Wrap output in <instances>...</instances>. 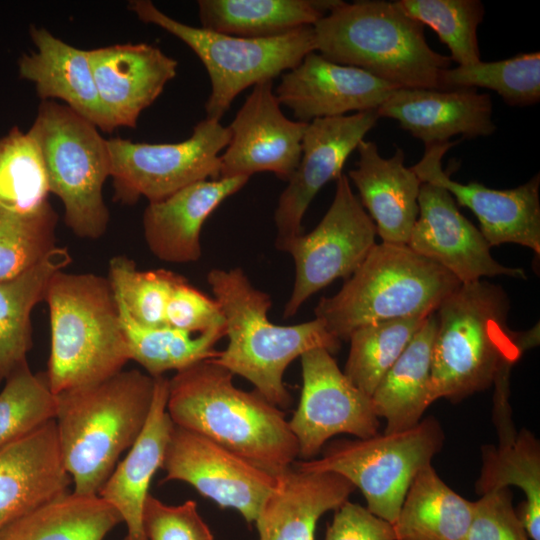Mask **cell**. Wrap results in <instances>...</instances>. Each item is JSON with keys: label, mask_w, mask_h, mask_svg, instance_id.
<instances>
[{"label": "cell", "mask_w": 540, "mask_h": 540, "mask_svg": "<svg viewBox=\"0 0 540 540\" xmlns=\"http://www.w3.org/2000/svg\"><path fill=\"white\" fill-rule=\"evenodd\" d=\"M510 302L504 289L478 280L461 284L435 311L432 349L433 402H452L489 388L498 374L539 344V324L524 332L507 323Z\"/></svg>", "instance_id": "1"}, {"label": "cell", "mask_w": 540, "mask_h": 540, "mask_svg": "<svg viewBox=\"0 0 540 540\" xmlns=\"http://www.w3.org/2000/svg\"><path fill=\"white\" fill-rule=\"evenodd\" d=\"M233 376L212 359L176 372L166 407L172 422L272 474L285 471L298 457V443L284 412L256 390L237 388Z\"/></svg>", "instance_id": "2"}, {"label": "cell", "mask_w": 540, "mask_h": 540, "mask_svg": "<svg viewBox=\"0 0 540 540\" xmlns=\"http://www.w3.org/2000/svg\"><path fill=\"white\" fill-rule=\"evenodd\" d=\"M155 378L137 369L57 394L55 418L61 458L73 492L98 495L120 455L142 432Z\"/></svg>", "instance_id": "3"}, {"label": "cell", "mask_w": 540, "mask_h": 540, "mask_svg": "<svg viewBox=\"0 0 540 540\" xmlns=\"http://www.w3.org/2000/svg\"><path fill=\"white\" fill-rule=\"evenodd\" d=\"M207 282L221 307L228 337L226 348L212 360L247 379L273 405L289 407L292 398L283 382L289 364L316 348L334 354L341 341L318 318L291 326L270 322V296L255 288L241 268L212 269Z\"/></svg>", "instance_id": "4"}, {"label": "cell", "mask_w": 540, "mask_h": 540, "mask_svg": "<svg viewBox=\"0 0 540 540\" xmlns=\"http://www.w3.org/2000/svg\"><path fill=\"white\" fill-rule=\"evenodd\" d=\"M313 30L323 57L397 88L440 89V72L450 68V57L430 48L424 26L396 1H339Z\"/></svg>", "instance_id": "5"}, {"label": "cell", "mask_w": 540, "mask_h": 540, "mask_svg": "<svg viewBox=\"0 0 540 540\" xmlns=\"http://www.w3.org/2000/svg\"><path fill=\"white\" fill-rule=\"evenodd\" d=\"M49 385L61 392L104 381L130 360L117 299L107 277L61 270L48 283Z\"/></svg>", "instance_id": "6"}, {"label": "cell", "mask_w": 540, "mask_h": 540, "mask_svg": "<svg viewBox=\"0 0 540 540\" xmlns=\"http://www.w3.org/2000/svg\"><path fill=\"white\" fill-rule=\"evenodd\" d=\"M461 285L449 271L406 244H375L342 288L323 297L315 318L340 341L363 325L434 313Z\"/></svg>", "instance_id": "7"}, {"label": "cell", "mask_w": 540, "mask_h": 540, "mask_svg": "<svg viewBox=\"0 0 540 540\" xmlns=\"http://www.w3.org/2000/svg\"><path fill=\"white\" fill-rule=\"evenodd\" d=\"M28 131L39 145L49 191L64 206L66 225L80 238L102 237L109 224L103 199L110 176L107 140L93 123L54 100L41 101Z\"/></svg>", "instance_id": "8"}, {"label": "cell", "mask_w": 540, "mask_h": 540, "mask_svg": "<svg viewBox=\"0 0 540 540\" xmlns=\"http://www.w3.org/2000/svg\"><path fill=\"white\" fill-rule=\"evenodd\" d=\"M128 8L142 22L154 24L183 41L198 56L211 82L206 118L219 121L244 89L273 81L316 51L313 26L273 38H243L181 23L149 0L130 1Z\"/></svg>", "instance_id": "9"}, {"label": "cell", "mask_w": 540, "mask_h": 540, "mask_svg": "<svg viewBox=\"0 0 540 540\" xmlns=\"http://www.w3.org/2000/svg\"><path fill=\"white\" fill-rule=\"evenodd\" d=\"M444 434L434 417L411 429L332 441L317 459L295 461L306 472L337 473L359 488L366 508L393 524L415 475L441 450Z\"/></svg>", "instance_id": "10"}, {"label": "cell", "mask_w": 540, "mask_h": 540, "mask_svg": "<svg viewBox=\"0 0 540 540\" xmlns=\"http://www.w3.org/2000/svg\"><path fill=\"white\" fill-rule=\"evenodd\" d=\"M229 139L227 127L205 118L188 139L178 143L107 140L114 198L130 205L141 197L154 202L192 183L220 178V152Z\"/></svg>", "instance_id": "11"}, {"label": "cell", "mask_w": 540, "mask_h": 540, "mask_svg": "<svg viewBox=\"0 0 540 540\" xmlns=\"http://www.w3.org/2000/svg\"><path fill=\"white\" fill-rule=\"evenodd\" d=\"M376 227L342 174L336 180L333 201L319 224L301 233L280 250L295 265L291 295L283 317L290 318L313 294L338 278H349L374 247Z\"/></svg>", "instance_id": "12"}, {"label": "cell", "mask_w": 540, "mask_h": 540, "mask_svg": "<svg viewBox=\"0 0 540 540\" xmlns=\"http://www.w3.org/2000/svg\"><path fill=\"white\" fill-rule=\"evenodd\" d=\"M161 469L164 481L190 484L220 507L239 512L249 524L255 523L278 483V474L174 423Z\"/></svg>", "instance_id": "13"}, {"label": "cell", "mask_w": 540, "mask_h": 540, "mask_svg": "<svg viewBox=\"0 0 540 540\" xmlns=\"http://www.w3.org/2000/svg\"><path fill=\"white\" fill-rule=\"evenodd\" d=\"M300 360L301 395L288 421L298 443V457L313 459L337 434L362 439L378 433L380 422L371 397L349 381L328 350L312 349Z\"/></svg>", "instance_id": "14"}, {"label": "cell", "mask_w": 540, "mask_h": 540, "mask_svg": "<svg viewBox=\"0 0 540 540\" xmlns=\"http://www.w3.org/2000/svg\"><path fill=\"white\" fill-rule=\"evenodd\" d=\"M307 126L284 115L272 80L257 83L227 126L230 139L220 155V178L272 172L288 182L299 164Z\"/></svg>", "instance_id": "15"}, {"label": "cell", "mask_w": 540, "mask_h": 540, "mask_svg": "<svg viewBox=\"0 0 540 540\" xmlns=\"http://www.w3.org/2000/svg\"><path fill=\"white\" fill-rule=\"evenodd\" d=\"M378 119L377 111L369 110L308 123L299 164L274 214L278 249L302 233V220L311 201L326 183L343 174L347 158Z\"/></svg>", "instance_id": "16"}, {"label": "cell", "mask_w": 540, "mask_h": 540, "mask_svg": "<svg viewBox=\"0 0 540 540\" xmlns=\"http://www.w3.org/2000/svg\"><path fill=\"white\" fill-rule=\"evenodd\" d=\"M457 141L425 147L423 157L411 168L423 182L448 191L461 206L477 217L480 232L491 246L515 243L540 255V175L513 189L497 190L478 182L462 184L442 168V158Z\"/></svg>", "instance_id": "17"}, {"label": "cell", "mask_w": 540, "mask_h": 540, "mask_svg": "<svg viewBox=\"0 0 540 540\" xmlns=\"http://www.w3.org/2000/svg\"><path fill=\"white\" fill-rule=\"evenodd\" d=\"M418 204L419 214L407 245L449 271L461 284L498 275L526 278L522 268L503 266L492 257L480 230L459 212L443 187L423 182Z\"/></svg>", "instance_id": "18"}, {"label": "cell", "mask_w": 540, "mask_h": 540, "mask_svg": "<svg viewBox=\"0 0 540 540\" xmlns=\"http://www.w3.org/2000/svg\"><path fill=\"white\" fill-rule=\"evenodd\" d=\"M396 86L353 66L334 63L317 51L283 73L275 95L296 121L377 110Z\"/></svg>", "instance_id": "19"}, {"label": "cell", "mask_w": 540, "mask_h": 540, "mask_svg": "<svg viewBox=\"0 0 540 540\" xmlns=\"http://www.w3.org/2000/svg\"><path fill=\"white\" fill-rule=\"evenodd\" d=\"M100 100L116 127L136 126L143 110L177 74L178 62L148 43L87 50Z\"/></svg>", "instance_id": "20"}, {"label": "cell", "mask_w": 540, "mask_h": 540, "mask_svg": "<svg viewBox=\"0 0 540 540\" xmlns=\"http://www.w3.org/2000/svg\"><path fill=\"white\" fill-rule=\"evenodd\" d=\"M376 111L379 118L398 121L425 147L456 135L473 139L496 131L491 97L476 88H397Z\"/></svg>", "instance_id": "21"}, {"label": "cell", "mask_w": 540, "mask_h": 540, "mask_svg": "<svg viewBox=\"0 0 540 540\" xmlns=\"http://www.w3.org/2000/svg\"><path fill=\"white\" fill-rule=\"evenodd\" d=\"M71 483L55 420L0 448V536L26 515L67 493Z\"/></svg>", "instance_id": "22"}, {"label": "cell", "mask_w": 540, "mask_h": 540, "mask_svg": "<svg viewBox=\"0 0 540 540\" xmlns=\"http://www.w3.org/2000/svg\"><path fill=\"white\" fill-rule=\"evenodd\" d=\"M511 369L495 379L493 419L497 447L482 448V467L476 482L481 496L509 486L521 488L526 501L516 511L531 540H540V445L526 429L516 431L508 401Z\"/></svg>", "instance_id": "23"}, {"label": "cell", "mask_w": 540, "mask_h": 540, "mask_svg": "<svg viewBox=\"0 0 540 540\" xmlns=\"http://www.w3.org/2000/svg\"><path fill=\"white\" fill-rule=\"evenodd\" d=\"M247 176L207 179L192 183L170 196L149 202L143 214L144 238L158 259L190 263L200 259L202 226L214 210L238 192Z\"/></svg>", "instance_id": "24"}, {"label": "cell", "mask_w": 540, "mask_h": 540, "mask_svg": "<svg viewBox=\"0 0 540 540\" xmlns=\"http://www.w3.org/2000/svg\"><path fill=\"white\" fill-rule=\"evenodd\" d=\"M35 51L18 60L19 76L35 85L42 101L62 100L70 109L104 132L117 127L103 106L88 52L69 45L43 27H30Z\"/></svg>", "instance_id": "25"}, {"label": "cell", "mask_w": 540, "mask_h": 540, "mask_svg": "<svg viewBox=\"0 0 540 540\" xmlns=\"http://www.w3.org/2000/svg\"><path fill=\"white\" fill-rule=\"evenodd\" d=\"M356 149L359 159L347 177L357 188L377 235L382 242L407 245L419 214L422 181L405 166L401 148L389 158L382 157L372 141L362 140Z\"/></svg>", "instance_id": "26"}, {"label": "cell", "mask_w": 540, "mask_h": 540, "mask_svg": "<svg viewBox=\"0 0 540 540\" xmlns=\"http://www.w3.org/2000/svg\"><path fill=\"white\" fill-rule=\"evenodd\" d=\"M154 378L153 401L145 426L98 494L121 515L127 527L124 540H148L143 527L144 505L173 427L166 408L169 379Z\"/></svg>", "instance_id": "27"}, {"label": "cell", "mask_w": 540, "mask_h": 540, "mask_svg": "<svg viewBox=\"0 0 540 540\" xmlns=\"http://www.w3.org/2000/svg\"><path fill=\"white\" fill-rule=\"evenodd\" d=\"M355 487L333 472H306L293 466L278 474L255 525L258 540H314L321 516L348 501Z\"/></svg>", "instance_id": "28"}, {"label": "cell", "mask_w": 540, "mask_h": 540, "mask_svg": "<svg viewBox=\"0 0 540 540\" xmlns=\"http://www.w3.org/2000/svg\"><path fill=\"white\" fill-rule=\"evenodd\" d=\"M436 328L434 312L425 319L371 395L376 415L386 421L385 433L413 428L433 403L431 365Z\"/></svg>", "instance_id": "29"}, {"label": "cell", "mask_w": 540, "mask_h": 540, "mask_svg": "<svg viewBox=\"0 0 540 540\" xmlns=\"http://www.w3.org/2000/svg\"><path fill=\"white\" fill-rule=\"evenodd\" d=\"M340 0H199L203 28L243 38H273L313 26Z\"/></svg>", "instance_id": "30"}, {"label": "cell", "mask_w": 540, "mask_h": 540, "mask_svg": "<svg viewBox=\"0 0 540 540\" xmlns=\"http://www.w3.org/2000/svg\"><path fill=\"white\" fill-rule=\"evenodd\" d=\"M474 502L453 491L432 464L413 478L398 517L395 540H466Z\"/></svg>", "instance_id": "31"}, {"label": "cell", "mask_w": 540, "mask_h": 540, "mask_svg": "<svg viewBox=\"0 0 540 540\" xmlns=\"http://www.w3.org/2000/svg\"><path fill=\"white\" fill-rule=\"evenodd\" d=\"M72 261L66 247L56 246L38 264L0 282V382L28 364L32 346L30 316L44 300L49 281Z\"/></svg>", "instance_id": "32"}, {"label": "cell", "mask_w": 540, "mask_h": 540, "mask_svg": "<svg viewBox=\"0 0 540 540\" xmlns=\"http://www.w3.org/2000/svg\"><path fill=\"white\" fill-rule=\"evenodd\" d=\"M121 522L99 495L67 492L17 521L0 540H103Z\"/></svg>", "instance_id": "33"}, {"label": "cell", "mask_w": 540, "mask_h": 540, "mask_svg": "<svg viewBox=\"0 0 540 540\" xmlns=\"http://www.w3.org/2000/svg\"><path fill=\"white\" fill-rule=\"evenodd\" d=\"M118 305L130 360L140 364L152 377L163 376L170 370L178 372L219 355L215 346L226 336V327L199 334L168 326L146 327L134 321L119 302Z\"/></svg>", "instance_id": "34"}, {"label": "cell", "mask_w": 540, "mask_h": 540, "mask_svg": "<svg viewBox=\"0 0 540 540\" xmlns=\"http://www.w3.org/2000/svg\"><path fill=\"white\" fill-rule=\"evenodd\" d=\"M427 317L389 320L356 328L348 338L350 349L343 371L345 376L371 397Z\"/></svg>", "instance_id": "35"}, {"label": "cell", "mask_w": 540, "mask_h": 540, "mask_svg": "<svg viewBox=\"0 0 540 540\" xmlns=\"http://www.w3.org/2000/svg\"><path fill=\"white\" fill-rule=\"evenodd\" d=\"M440 89L486 88L510 106H530L540 100V53H520L505 60L458 65L439 75Z\"/></svg>", "instance_id": "36"}, {"label": "cell", "mask_w": 540, "mask_h": 540, "mask_svg": "<svg viewBox=\"0 0 540 540\" xmlns=\"http://www.w3.org/2000/svg\"><path fill=\"white\" fill-rule=\"evenodd\" d=\"M57 219L48 201L30 211L0 205V282L32 268L56 247Z\"/></svg>", "instance_id": "37"}, {"label": "cell", "mask_w": 540, "mask_h": 540, "mask_svg": "<svg viewBox=\"0 0 540 540\" xmlns=\"http://www.w3.org/2000/svg\"><path fill=\"white\" fill-rule=\"evenodd\" d=\"M49 192L37 141L29 131L12 128L0 138V205L30 211L48 201Z\"/></svg>", "instance_id": "38"}, {"label": "cell", "mask_w": 540, "mask_h": 540, "mask_svg": "<svg viewBox=\"0 0 540 540\" xmlns=\"http://www.w3.org/2000/svg\"><path fill=\"white\" fill-rule=\"evenodd\" d=\"M401 9L423 26L433 29L458 65L481 61L477 28L484 17L479 0H399Z\"/></svg>", "instance_id": "39"}, {"label": "cell", "mask_w": 540, "mask_h": 540, "mask_svg": "<svg viewBox=\"0 0 540 540\" xmlns=\"http://www.w3.org/2000/svg\"><path fill=\"white\" fill-rule=\"evenodd\" d=\"M57 395L46 372L33 373L28 364L12 373L0 393V448L55 420Z\"/></svg>", "instance_id": "40"}, {"label": "cell", "mask_w": 540, "mask_h": 540, "mask_svg": "<svg viewBox=\"0 0 540 540\" xmlns=\"http://www.w3.org/2000/svg\"><path fill=\"white\" fill-rule=\"evenodd\" d=\"M183 276L157 269L139 271L135 262L119 255L109 261L108 280L118 302L131 318L146 327H165L166 309Z\"/></svg>", "instance_id": "41"}, {"label": "cell", "mask_w": 540, "mask_h": 540, "mask_svg": "<svg viewBox=\"0 0 540 540\" xmlns=\"http://www.w3.org/2000/svg\"><path fill=\"white\" fill-rule=\"evenodd\" d=\"M143 527L148 540H214L194 500L172 506L149 494L143 510Z\"/></svg>", "instance_id": "42"}, {"label": "cell", "mask_w": 540, "mask_h": 540, "mask_svg": "<svg viewBox=\"0 0 540 540\" xmlns=\"http://www.w3.org/2000/svg\"><path fill=\"white\" fill-rule=\"evenodd\" d=\"M466 540H531L513 507L509 488L485 493L474 501Z\"/></svg>", "instance_id": "43"}, {"label": "cell", "mask_w": 540, "mask_h": 540, "mask_svg": "<svg viewBox=\"0 0 540 540\" xmlns=\"http://www.w3.org/2000/svg\"><path fill=\"white\" fill-rule=\"evenodd\" d=\"M165 318L166 326L194 334L225 327L217 300L189 284L183 277L172 292Z\"/></svg>", "instance_id": "44"}, {"label": "cell", "mask_w": 540, "mask_h": 540, "mask_svg": "<svg viewBox=\"0 0 540 540\" xmlns=\"http://www.w3.org/2000/svg\"><path fill=\"white\" fill-rule=\"evenodd\" d=\"M334 511L325 540H395L393 525L366 507L346 501Z\"/></svg>", "instance_id": "45"}]
</instances>
